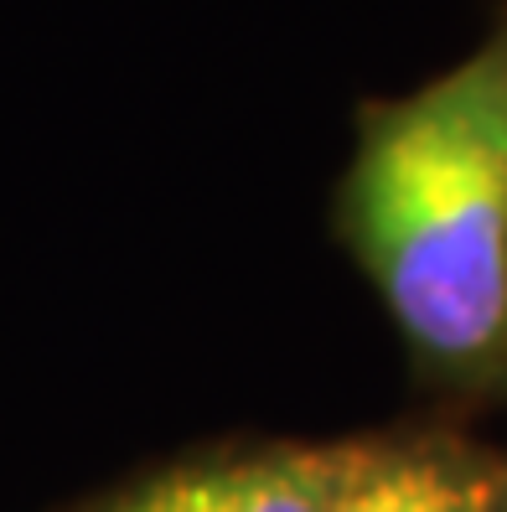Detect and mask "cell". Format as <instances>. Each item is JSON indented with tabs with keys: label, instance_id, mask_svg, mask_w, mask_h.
<instances>
[{
	"label": "cell",
	"instance_id": "6da1fadb",
	"mask_svg": "<svg viewBox=\"0 0 507 512\" xmlns=\"http://www.w3.org/2000/svg\"><path fill=\"white\" fill-rule=\"evenodd\" d=\"M337 223L420 373H507V16L414 94L363 109Z\"/></svg>",
	"mask_w": 507,
	"mask_h": 512
},
{
	"label": "cell",
	"instance_id": "277c9868",
	"mask_svg": "<svg viewBox=\"0 0 507 512\" xmlns=\"http://www.w3.org/2000/svg\"><path fill=\"white\" fill-rule=\"evenodd\" d=\"M497 487H502V512H507V466H497Z\"/></svg>",
	"mask_w": 507,
	"mask_h": 512
},
{
	"label": "cell",
	"instance_id": "3957f363",
	"mask_svg": "<svg viewBox=\"0 0 507 512\" xmlns=\"http://www.w3.org/2000/svg\"><path fill=\"white\" fill-rule=\"evenodd\" d=\"M326 445H254L176 461L83 512H321Z\"/></svg>",
	"mask_w": 507,
	"mask_h": 512
},
{
	"label": "cell",
	"instance_id": "7a4b0ae2",
	"mask_svg": "<svg viewBox=\"0 0 507 512\" xmlns=\"http://www.w3.org/2000/svg\"><path fill=\"white\" fill-rule=\"evenodd\" d=\"M321 512H502L497 466L445 435L326 445Z\"/></svg>",
	"mask_w": 507,
	"mask_h": 512
}]
</instances>
